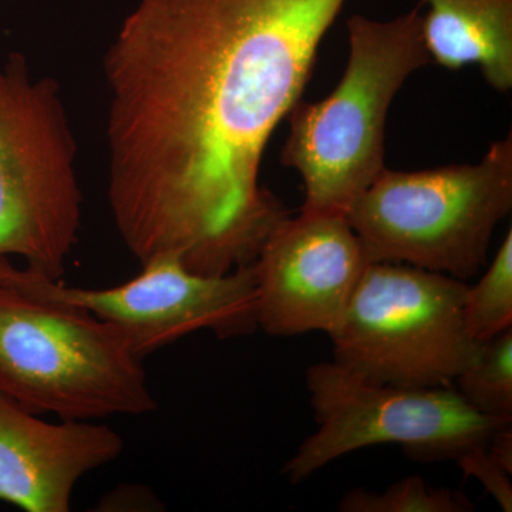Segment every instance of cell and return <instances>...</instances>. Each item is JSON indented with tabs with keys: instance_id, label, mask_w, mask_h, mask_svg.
<instances>
[{
	"instance_id": "6da1fadb",
	"label": "cell",
	"mask_w": 512,
	"mask_h": 512,
	"mask_svg": "<svg viewBox=\"0 0 512 512\" xmlns=\"http://www.w3.org/2000/svg\"><path fill=\"white\" fill-rule=\"evenodd\" d=\"M348 0H136L104 57L111 217L140 264H252L289 211L259 183Z\"/></svg>"
},
{
	"instance_id": "7a4b0ae2",
	"label": "cell",
	"mask_w": 512,
	"mask_h": 512,
	"mask_svg": "<svg viewBox=\"0 0 512 512\" xmlns=\"http://www.w3.org/2000/svg\"><path fill=\"white\" fill-rule=\"evenodd\" d=\"M0 392L64 420L144 416L158 403L143 360L93 313L45 291L0 258Z\"/></svg>"
},
{
	"instance_id": "3957f363",
	"label": "cell",
	"mask_w": 512,
	"mask_h": 512,
	"mask_svg": "<svg viewBox=\"0 0 512 512\" xmlns=\"http://www.w3.org/2000/svg\"><path fill=\"white\" fill-rule=\"evenodd\" d=\"M349 59L338 87L318 103L299 100L282 163L305 185L301 211L343 214L384 168V130L397 92L431 62L419 8L390 20L349 19Z\"/></svg>"
},
{
	"instance_id": "277c9868",
	"label": "cell",
	"mask_w": 512,
	"mask_h": 512,
	"mask_svg": "<svg viewBox=\"0 0 512 512\" xmlns=\"http://www.w3.org/2000/svg\"><path fill=\"white\" fill-rule=\"evenodd\" d=\"M511 210L510 133L476 164L384 168L345 217L369 262L416 266L467 281L485 265L495 228Z\"/></svg>"
},
{
	"instance_id": "5b68a950",
	"label": "cell",
	"mask_w": 512,
	"mask_h": 512,
	"mask_svg": "<svg viewBox=\"0 0 512 512\" xmlns=\"http://www.w3.org/2000/svg\"><path fill=\"white\" fill-rule=\"evenodd\" d=\"M77 144L56 80L0 63V258L62 279L79 244Z\"/></svg>"
},
{
	"instance_id": "8992f818",
	"label": "cell",
	"mask_w": 512,
	"mask_h": 512,
	"mask_svg": "<svg viewBox=\"0 0 512 512\" xmlns=\"http://www.w3.org/2000/svg\"><path fill=\"white\" fill-rule=\"evenodd\" d=\"M466 281L370 262L333 342V362L367 382L446 387L480 352L464 322Z\"/></svg>"
},
{
	"instance_id": "52a82bcc",
	"label": "cell",
	"mask_w": 512,
	"mask_h": 512,
	"mask_svg": "<svg viewBox=\"0 0 512 512\" xmlns=\"http://www.w3.org/2000/svg\"><path fill=\"white\" fill-rule=\"evenodd\" d=\"M306 387L318 430L286 461L292 484L332 461L377 444H399L417 461H456L464 451L487 446L498 427L476 412L453 386L400 387L367 382L335 362L306 370Z\"/></svg>"
},
{
	"instance_id": "ba28073f",
	"label": "cell",
	"mask_w": 512,
	"mask_h": 512,
	"mask_svg": "<svg viewBox=\"0 0 512 512\" xmlns=\"http://www.w3.org/2000/svg\"><path fill=\"white\" fill-rule=\"evenodd\" d=\"M35 272L45 291L119 330L141 360L201 330L231 339L259 329L254 262L225 275H201L174 256H161L141 264L130 281L101 289L67 286Z\"/></svg>"
},
{
	"instance_id": "9c48e42d",
	"label": "cell",
	"mask_w": 512,
	"mask_h": 512,
	"mask_svg": "<svg viewBox=\"0 0 512 512\" xmlns=\"http://www.w3.org/2000/svg\"><path fill=\"white\" fill-rule=\"evenodd\" d=\"M369 264L345 215H288L254 261L258 328L284 338L335 335Z\"/></svg>"
},
{
	"instance_id": "30bf717a",
	"label": "cell",
	"mask_w": 512,
	"mask_h": 512,
	"mask_svg": "<svg viewBox=\"0 0 512 512\" xmlns=\"http://www.w3.org/2000/svg\"><path fill=\"white\" fill-rule=\"evenodd\" d=\"M94 420L43 419L0 392V501L26 512H69L77 484L123 454Z\"/></svg>"
},
{
	"instance_id": "8fae6325",
	"label": "cell",
	"mask_w": 512,
	"mask_h": 512,
	"mask_svg": "<svg viewBox=\"0 0 512 512\" xmlns=\"http://www.w3.org/2000/svg\"><path fill=\"white\" fill-rule=\"evenodd\" d=\"M423 39L430 59L457 70L480 67L501 93L512 89V0H424Z\"/></svg>"
},
{
	"instance_id": "7c38bea8",
	"label": "cell",
	"mask_w": 512,
	"mask_h": 512,
	"mask_svg": "<svg viewBox=\"0 0 512 512\" xmlns=\"http://www.w3.org/2000/svg\"><path fill=\"white\" fill-rule=\"evenodd\" d=\"M453 384L476 412L495 420H512V328L484 342L476 359Z\"/></svg>"
},
{
	"instance_id": "4fadbf2b",
	"label": "cell",
	"mask_w": 512,
	"mask_h": 512,
	"mask_svg": "<svg viewBox=\"0 0 512 512\" xmlns=\"http://www.w3.org/2000/svg\"><path fill=\"white\" fill-rule=\"evenodd\" d=\"M464 322L471 338L480 343L512 328L511 229L483 278L468 286Z\"/></svg>"
},
{
	"instance_id": "5bb4252c",
	"label": "cell",
	"mask_w": 512,
	"mask_h": 512,
	"mask_svg": "<svg viewBox=\"0 0 512 512\" xmlns=\"http://www.w3.org/2000/svg\"><path fill=\"white\" fill-rule=\"evenodd\" d=\"M474 504L453 488H434L421 477L403 478L383 493L363 488L349 491L339 504L342 512H468Z\"/></svg>"
},
{
	"instance_id": "9a60e30c",
	"label": "cell",
	"mask_w": 512,
	"mask_h": 512,
	"mask_svg": "<svg viewBox=\"0 0 512 512\" xmlns=\"http://www.w3.org/2000/svg\"><path fill=\"white\" fill-rule=\"evenodd\" d=\"M456 461L467 477L477 478L484 485L504 512L512 511L511 473L491 456L487 446L470 448Z\"/></svg>"
},
{
	"instance_id": "2e32d148",
	"label": "cell",
	"mask_w": 512,
	"mask_h": 512,
	"mask_svg": "<svg viewBox=\"0 0 512 512\" xmlns=\"http://www.w3.org/2000/svg\"><path fill=\"white\" fill-rule=\"evenodd\" d=\"M491 456L512 474V426L503 424L494 431L487 444Z\"/></svg>"
}]
</instances>
